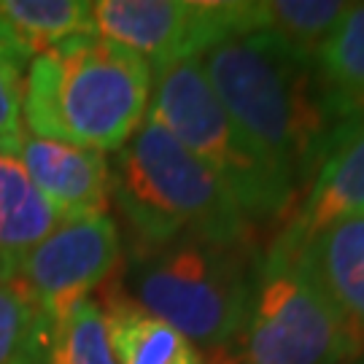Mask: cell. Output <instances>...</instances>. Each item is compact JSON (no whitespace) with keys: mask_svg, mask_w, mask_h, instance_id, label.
<instances>
[{"mask_svg":"<svg viewBox=\"0 0 364 364\" xmlns=\"http://www.w3.org/2000/svg\"><path fill=\"white\" fill-rule=\"evenodd\" d=\"M248 149L299 197L340 124L311 54L262 27L259 3L197 54Z\"/></svg>","mask_w":364,"mask_h":364,"instance_id":"cell-1","label":"cell"},{"mask_svg":"<svg viewBox=\"0 0 364 364\" xmlns=\"http://www.w3.org/2000/svg\"><path fill=\"white\" fill-rule=\"evenodd\" d=\"M313 60L335 117L343 122L364 114V3L348 6Z\"/></svg>","mask_w":364,"mask_h":364,"instance_id":"cell-16","label":"cell"},{"mask_svg":"<svg viewBox=\"0 0 364 364\" xmlns=\"http://www.w3.org/2000/svg\"><path fill=\"white\" fill-rule=\"evenodd\" d=\"M60 221L57 210L30 181L19 149L0 146V281H14L30 251Z\"/></svg>","mask_w":364,"mask_h":364,"instance_id":"cell-12","label":"cell"},{"mask_svg":"<svg viewBox=\"0 0 364 364\" xmlns=\"http://www.w3.org/2000/svg\"><path fill=\"white\" fill-rule=\"evenodd\" d=\"M351 3L340 0H270L259 3L262 27L289 41L294 49L316 57L335 33Z\"/></svg>","mask_w":364,"mask_h":364,"instance_id":"cell-17","label":"cell"},{"mask_svg":"<svg viewBox=\"0 0 364 364\" xmlns=\"http://www.w3.org/2000/svg\"><path fill=\"white\" fill-rule=\"evenodd\" d=\"M348 364H364V356H359V359H353V362H348Z\"/></svg>","mask_w":364,"mask_h":364,"instance_id":"cell-20","label":"cell"},{"mask_svg":"<svg viewBox=\"0 0 364 364\" xmlns=\"http://www.w3.org/2000/svg\"><path fill=\"white\" fill-rule=\"evenodd\" d=\"M294 248L313 281L364 338V216L338 221Z\"/></svg>","mask_w":364,"mask_h":364,"instance_id":"cell-13","label":"cell"},{"mask_svg":"<svg viewBox=\"0 0 364 364\" xmlns=\"http://www.w3.org/2000/svg\"><path fill=\"white\" fill-rule=\"evenodd\" d=\"M154 70L103 36H81L36 57L22 87L30 135L119 151L149 117Z\"/></svg>","mask_w":364,"mask_h":364,"instance_id":"cell-2","label":"cell"},{"mask_svg":"<svg viewBox=\"0 0 364 364\" xmlns=\"http://www.w3.org/2000/svg\"><path fill=\"white\" fill-rule=\"evenodd\" d=\"M243 351L248 364H346L362 356L364 338L313 281L297 248L273 237L257 262Z\"/></svg>","mask_w":364,"mask_h":364,"instance_id":"cell-6","label":"cell"},{"mask_svg":"<svg viewBox=\"0 0 364 364\" xmlns=\"http://www.w3.org/2000/svg\"><path fill=\"white\" fill-rule=\"evenodd\" d=\"M353 216H364V114L343 119L329 132L311 181L278 237L302 246L313 235Z\"/></svg>","mask_w":364,"mask_h":364,"instance_id":"cell-9","label":"cell"},{"mask_svg":"<svg viewBox=\"0 0 364 364\" xmlns=\"http://www.w3.org/2000/svg\"><path fill=\"white\" fill-rule=\"evenodd\" d=\"M111 197L138 235V248L183 237L254 243V224L230 189L151 117L114 156Z\"/></svg>","mask_w":364,"mask_h":364,"instance_id":"cell-3","label":"cell"},{"mask_svg":"<svg viewBox=\"0 0 364 364\" xmlns=\"http://www.w3.org/2000/svg\"><path fill=\"white\" fill-rule=\"evenodd\" d=\"M119 259L122 240L108 213L60 221L30 251L16 281L30 291L41 313L52 318L103 287L117 273Z\"/></svg>","mask_w":364,"mask_h":364,"instance_id":"cell-8","label":"cell"},{"mask_svg":"<svg viewBox=\"0 0 364 364\" xmlns=\"http://www.w3.org/2000/svg\"><path fill=\"white\" fill-rule=\"evenodd\" d=\"M27 359L33 364H117L103 308L87 297L52 318L41 313Z\"/></svg>","mask_w":364,"mask_h":364,"instance_id":"cell-15","label":"cell"},{"mask_svg":"<svg viewBox=\"0 0 364 364\" xmlns=\"http://www.w3.org/2000/svg\"><path fill=\"white\" fill-rule=\"evenodd\" d=\"M103 318L117 364H208L192 340L117 289L105 297Z\"/></svg>","mask_w":364,"mask_h":364,"instance_id":"cell-14","label":"cell"},{"mask_svg":"<svg viewBox=\"0 0 364 364\" xmlns=\"http://www.w3.org/2000/svg\"><path fill=\"white\" fill-rule=\"evenodd\" d=\"M257 262L254 243L227 246L183 237L138 248L130 299L186 340L224 351L246 329Z\"/></svg>","mask_w":364,"mask_h":364,"instance_id":"cell-4","label":"cell"},{"mask_svg":"<svg viewBox=\"0 0 364 364\" xmlns=\"http://www.w3.org/2000/svg\"><path fill=\"white\" fill-rule=\"evenodd\" d=\"M22 87H25V73L0 54V146L6 149H19L25 138Z\"/></svg>","mask_w":364,"mask_h":364,"instance_id":"cell-19","label":"cell"},{"mask_svg":"<svg viewBox=\"0 0 364 364\" xmlns=\"http://www.w3.org/2000/svg\"><path fill=\"white\" fill-rule=\"evenodd\" d=\"M149 117L219 178L251 224L287 221L297 195L243 141L227 117L197 57H183L154 73Z\"/></svg>","mask_w":364,"mask_h":364,"instance_id":"cell-5","label":"cell"},{"mask_svg":"<svg viewBox=\"0 0 364 364\" xmlns=\"http://www.w3.org/2000/svg\"><path fill=\"white\" fill-rule=\"evenodd\" d=\"M14 364H33L30 359H19V362H14Z\"/></svg>","mask_w":364,"mask_h":364,"instance_id":"cell-21","label":"cell"},{"mask_svg":"<svg viewBox=\"0 0 364 364\" xmlns=\"http://www.w3.org/2000/svg\"><path fill=\"white\" fill-rule=\"evenodd\" d=\"M19 159L63 221L103 216L111 203V162L103 151L27 135Z\"/></svg>","mask_w":364,"mask_h":364,"instance_id":"cell-10","label":"cell"},{"mask_svg":"<svg viewBox=\"0 0 364 364\" xmlns=\"http://www.w3.org/2000/svg\"><path fill=\"white\" fill-rule=\"evenodd\" d=\"M248 3L192 0H97L92 3L97 36L141 54L154 73L183 57H197L210 41L235 27Z\"/></svg>","mask_w":364,"mask_h":364,"instance_id":"cell-7","label":"cell"},{"mask_svg":"<svg viewBox=\"0 0 364 364\" xmlns=\"http://www.w3.org/2000/svg\"><path fill=\"white\" fill-rule=\"evenodd\" d=\"M41 324V308L16 278L0 281V364L27 359L36 329Z\"/></svg>","mask_w":364,"mask_h":364,"instance_id":"cell-18","label":"cell"},{"mask_svg":"<svg viewBox=\"0 0 364 364\" xmlns=\"http://www.w3.org/2000/svg\"><path fill=\"white\" fill-rule=\"evenodd\" d=\"M81 36H97L92 3L0 0V54L22 73L36 57Z\"/></svg>","mask_w":364,"mask_h":364,"instance_id":"cell-11","label":"cell"}]
</instances>
